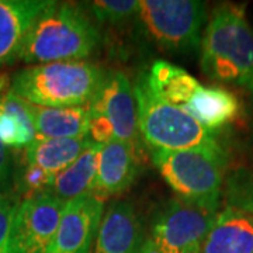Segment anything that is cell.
I'll return each mask as SVG.
<instances>
[{
	"mask_svg": "<svg viewBox=\"0 0 253 253\" xmlns=\"http://www.w3.org/2000/svg\"><path fill=\"white\" fill-rule=\"evenodd\" d=\"M100 40L99 28L82 7L49 1L28 30L17 61L31 66L83 61L97 49Z\"/></svg>",
	"mask_w": 253,
	"mask_h": 253,
	"instance_id": "obj_1",
	"label": "cell"
},
{
	"mask_svg": "<svg viewBox=\"0 0 253 253\" xmlns=\"http://www.w3.org/2000/svg\"><path fill=\"white\" fill-rule=\"evenodd\" d=\"M201 68L214 81L253 90V31L242 6L214 9L201 37Z\"/></svg>",
	"mask_w": 253,
	"mask_h": 253,
	"instance_id": "obj_2",
	"label": "cell"
},
{
	"mask_svg": "<svg viewBox=\"0 0 253 253\" xmlns=\"http://www.w3.org/2000/svg\"><path fill=\"white\" fill-rule=\"evenodd\" d=\"M106 75L84 61L33 65L14 73L10 93L41 107H83L90 104Z\"/></svg>",
	"mask_w": 253,
	"mask_h": 253,
	"instance_id": "obj_3",
	"label": "cell"
},
{
	"mask_svg": "<svg viewBox=\"0 0 253 253\" xmlns=\"http://www.w3.org/2000/svg\"><path fill=\"white\" fill-rule=\"evenodd\" d=\"M138 132L154 151H184L219 145L214 132L200 124L183 107L156 97L145 78L134 86Z\"/></svg>",
	"mask_w": 253,
	"mask_h": 253,
	"instance_id": "obj_4",
	"label": "cell"
},
{
	"mask_svg": "<svg viewBox=\"0 0 253 253\" xmlns=\"http://www.w3.org/2000/svg\"><path fill=\"white\" fill-rule=\"evenodd\" d=\"M155 166L179 200L203 207H219L226 159L221 146L184 151H154Z\"/></svg>",
	"mask_w": 253,
	"mask_h": 253,
	"instance_id": "obj_5",
	"label": "cell"
},
{
	"mask_svg": "<svg viewBox=\"0 0 253 253\" xmlns=\"http://www.w3.org/2000/svg\"><path fill=\"white\" fill-rule=\"evenodd\" d=\"M136 17L156 45L170 52H190L201 45L206 4L196 0H142Z\"/></svg>",
	"mask_w": 253,
	"mask_h": 253,
	"instance_id": "obj_6",
	"label": "cell"
},
{
	"mask_svg": "<svg viewBox=\"0 0 253 253\" xmlns=\"http://www.w3.org/2000/svg\"><path fill=\"white\" fill-rule=\"evenodd\" d=\"M217 214L218 208L169 201L145 234L139 253H199Z\"/></svg>",
	"mask_w": 253,
	"mask_h": 253,
	"instance_id": "obj_7",
	"label": "cell"
},
{
	"mask_svg": "<svg viewBox=\"0 0 253 253\" xmlns=\"http://www.w3.org/2000/svg\"><path fill=\"white\" fill-rule=\"evenodd\" d=\"M65 204L48 194L21 199L11 225L9 253H49Z\"/></svg>",
	"mask_w": 253,
	"mask_h": 253,
	"instance_id": "obj_8",
	"label": "cell"
},
{
	"mask_svg": "<svg viewBox=\"0 0 253 253\" xmlns=\"http://www.w3.org/2000/svg\"><path fill=\"white\" fill-rule=\"evenodd\" d=\"M199 253H253V187L229 196Z\"/></svg>",
	"mask_w": 253,
	"mask_h": 253,
	"instance_id": "obj_9",
	"label": "cell"
},
{
	"mask_svg": "<svg viewBox=\"0 0 253 253\" xmlns=\"http://www.w3.org/2000/svg\"><path fill=\"white\" fill-rule=\"evenodd\" d=\"M104 211V199L87 194L65 204L49 253H91Z\"/></svg>",
	"mask_w": 253,
	"mask_h": 253,
	"instance_id": "obj_10",
	"label": "cell"
},
{
	"mask_svg": "<svg viewBox=\"0 0 253 253\" xmlns=\"http://www.w3.org/2000/svg\"><path fill=\"white\" fill-rule=\"evenodd\" d=\"M90 114L107 118L114 129V138L136 145L138 123L136 104L131 83L123 72L106 75L101 87L89 104Z\"/></svg>",
	"mask_w": 253,
	"mask_h": 253,
	"instance_id": "obj_11",
	"label": "cell"
},
{
	"mask_svg": "<svg viewBox=\"0 0 253 253\" xmlns=\"http://www.w3.org/2000/svg\"><path fill=\"white\" fill-rule=\"evenodd\" d=\"M145 232L129 201H116L101 217L93 253H139Z\"/></svg>",
	"mask_w": 253,
	"mask_h": 253,
	"instance_id": "obj_12",
	"label": "cell"
},
{
	"mask_svg": "<svg viewBox=\"0 0 253 253\" xmlns=\"http://www.w3.org/2000/svg\"><path fill=\"white\" fill-rule=\"evenodd\" d=\"M139 170L136 145L113 139L100 146L97 179L94 194L106 200L126 190L135 180Z\"/></svg>",
	"mask_w": 253,
	"mask_h": 253,
	"instance_id": "obj_13",
	"label": "cell"
},
{
	"mask_svg": "<svg viewBox=\"0 0 253 253\" xmlns=\"http://www.w3.org/2000/svg\"><path fill=\"white\" fill-rule=\"evenodd\" d=\"M49 0H0V69L17 59L28 30Z\"/></svg>",
	"mask_w": 253,
	"mask_h": 253,
	"instance_id": "obj_14",
	"label": "cell"
},
{
	"mask_svg": "<svg viewBox=\"0 0 253 253\" xmlns=\"http://www.w3.org/2000/svg\"><path fill=\"white\" fill-rule=\"evenodd\" d=\"M37 138H89V106L41 107L28 103Z\"/></svg>",
	"mask_w": 253,
	"mask_h": 253,
	"instance_id": "obj_15",
	"label": "cell"
},
{
	"mask_svg": "<svg viewBox=\"0 0 253 253\" xmlns=\"http://www.w3.org/2000/svg\"><path fill=\"white\" fill-rule=\"evenodd\" d=\"M99 144H93L68 168L56 173L49 189V194L63 203L93 194L97 168H99Z\"/></svg>",
	"mask_w": 253,
	"mask_h": 253,
	"instance_id": "obj_16",
	"label": "cell"
},
{
	"mask_svg": "<svg viewBox=\"0 0 253 253\" xmlns=\"http://www.w3.org/2000/svg\"><path fill=\"white\" fill-rule=\"evenodd\" d=\"M94 144L90 138H36L24 148V161L56 174Z\"/></svg>",
	"mask_w": 253,
	"mask_h": 253,
	"instance_id": "obj_17",
	"label": "cell"
},
{
	"mask_svg": "<svg viewBox=\"0 0 253 253\" xmlns=\"http://www.w3.org/2000/svg\"><path fill=\"white\" fill-rule=\"evenodd\" d=\"M183 109L204 128L214 132L231 123L238 116L241 106L235 94L231 91L221 87L200 86Z\"/></svg>",
	"mask_w": 253,
	"mask_h": 253,
	"instance_id": "obj_18",
	"label": "cell"
},
{
	"mask_svg": "<svg viewBox=\"0 0 253 253\" xmlns=\"http://www.w3.org/2000/svg\"><path fill=\"white\" fill-rule=\"evenodd\" d=\"M144 78L156 97L179 107H184L201 86L189 72L166 61H156Z\"/></svg>",
	"mask_w": 253,
	"mask_h": 253,
	"instance_id": "obj_19",
	"label": "cell"
},
{
	"mask_svg": "<svg viewBox=\"0 0 253 253\" xmlns=\"http://www.w3.org/2000/svg\"><path fill=\"white\" fill-rule=\"evenodd\" d=\"M36 138L27 101L10 91L0 96V142L10 148H27Z\"/></svg>",
	"mask_w": 253,
	"mask_h": 253,
	"instance_id": "obj_20",
	"label": "cell"
},
{
	"mask_svg": "<svg viewBox=\"0 0 253 253\" xmlns=\"http://www.w3.org/2000/svg\"><path fill=\"white\" fill-rule=\"evenodd\" d=\"M55 174L46 172L31 163H21L18 172L16 173V190L17 196L23 199L37 197L49 194Z\"/></svg>",
	"mask_w": 253,
	"mask_h": 253,
	"instance_id": "obj_21",
	"label": "cell"
},
{
	"mask_svg": "<svg viewBox=\"0 0 253 253\" xmlns=\"http://www.w3.org/2000/svg\"><path fill=\"white\" fill-rule=\"evenodd\" d=\"M93 17L100 23L121 24L129 18L136 17L139 1L138 0H96L87 3Z\"/></svg>",
	"mask_w": 253,
	"mask_h": 253,
	"instance_id": "obj_22",
	"label": "cell"
},
{
	"mask_svg": "<svg viewBox=\"0 0 253 253\" xmlns=\"http://www.w3.org/2000/svg\"><path fill=\"white\" fill-rule=\"evenodd\" d=\"M20 201L17 194L0 193V253H9L10 232Z\"/></svg>",
	"mask_w": 253,
	"mask_h": 253,
	"instance_id": "obj_23",
	"label": "cell"
},
{
	"mask_svg": "<svg viewBox=\"0 0 253 253\" xmlns=\"http://www.w3.org/2000/svg\"><path fill=\"white\" fill-rule=\"evenodd\" d=\"M89 138L94 144L104 145L116 139L114 138V129L110 124L107 118L97 116V114H90L89 120Z\"/></svg>",
	"mask_w": 253,
	"mask_h": 253,
	"instance_id": "obj_24",
	"label": "cell"
},
{
	"mask_svg": "<svg viewBox=\"0 0 253 253\" xmlns=\"http://www.w3.org/2000/svg\"><path fill=\"white\" fill-rule=\"evenodd\" d=\"M11 176V155L7 146L0 142V189L4 187Z\"/></svg>",
	"mask_w": 253,
	"mask_h": 253,
	"instance_id": "obj_25",
	"label": "cell"
}]
</instances>
